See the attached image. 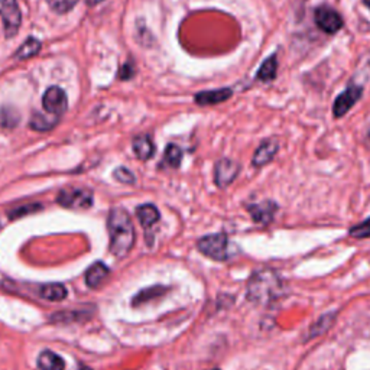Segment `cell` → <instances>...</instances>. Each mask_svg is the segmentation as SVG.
<instances>
[{"label": "cell", "mask_w": 370, "mask_h": 370, "mask_svg": "<svg viewBox=\"0 0 370 370\" xmlns=\"http://www.w3.org/2000/svg\"><path fill=\"white\" fill-rule=\"evenodd\" d=\"M110 235V252L117 256H126L135 243V229L131 216L123 209H113L108 219Z\"/></svg>", "instance_id": "1"}, {"label": "cell", "mask_w": 370, "mask_h": 370, "mask_svg": "<svg viewBox=\"0 0 370 370\" xmlns=\"http://www.w3.org/2000/svg\"><path fill=\"white\" fill-rule=\"evenodd\" d=\"M283 294V283L281 278L271 269L255 272L248 283V298L256 304H272Z\"/></svg>", "instance_id": "2"}, {"label": "cell", "mask_w": 370, "mask_h": 370, "mask_svg": "<svg viewBox=\"0 0 370 370\" xmlns=\"http://www.w3.org/2000/svg\"><path fill=\"white\" fill-rule=\"evenodd\" d=\"M198 251L210 259L225 260L229 258V239L224 233L204 236L197 243Z\"/></svg>", "instance_id": "3"}, {"label": "cell", "mask_w": 370, "mask_h": 370, "mask_svg": "<svg viewBox=\"0 0 370 370\" xmlns=\"http://www.w3.org/2000/svg\"><path fill=\"white\" fill-rule=\"evenodd\" d=\"M57 202L67 209H89L93 205V193L86 188H64L57 195Z\"/></svg>", "instance_id": "4"}, {"label": "cell", "mask_w": 370, "mask_h": 370, "mask_svg": "<svg viewBox=\"0 0 370 370\" xmlns=\"http://www.w3.org/2000/svg\"><path fill=\"white\" fill-rule=\"evenodd\" d=\"M0 16L3 19L6 36H15L22 24V13L16 0H0Z\"/></svg>", "instance_id": "5"}, {"label": "cell", "mask_w": 370, "mask_h": 370, "mask_svg": "<svg viewBox=\"0 0 370 370\" xmlns=\"http://www.w3.org/2000/svg\"><path fill=\"white\" fill-rule=\"evenodd\" d=\"M43 106L45 113L52 114L54 117H58L61 114H64L67 108H68V101H67V94L63 89H59L57 86L50 87L43 98Z\"/></svg>", "instance_id": "6"}, {"label": "cell", "mask_w": 370, "mask_h": 370, "mask_svg": "<svg viewBox=\"0 0 370 370\" xmlns=\"http://www.w3.org/2000/svg\"><path fill=\"white\" fill-rule=\"evenodd\" d=\"M314 17H316L317 27L325 34H336L344 25L339 12L328 6H320L318 9H316Z\"/></svg>", "instance_id": "7"}, {"label": "cell", "mask_w": 370, "mask_h": 370, "mask_svg": "<svg viewBox=\"0 0 370 370\" xmlns=\"http://www.w3.org/2000/svg\"><path fill=\"white\" fill-rule=\"evenodd\" d=\"M240 171L239 163L235 162L233 159L223 158L217 161L214 167V181L217 184V187L225 188L236 179L237 174Z\"/></svg>", "instance_id": "8"}, {"label": "cell", "mask_w": 370, "mask_h": 370, "mask_svg": "<svg viewBox=\"0 0 370 370\" xmlns=\"http://www.w3.org/2000/svg\"><path fill=\"white\" fill-rule=\"evenodd\" d=\"M363 94V89L359 86H350L344 93H341L336 101H334V106H333V112L336 117H341L344 116L348 110H350L356 103L359 101V98Z\"/></svg>", "instance_id": "9"}, {"label": "cell", "mask_w": 370, "mask_h": 370, "mask_svg": "<svg viewBox=\"0 0 370 370\" xmlns=\"http://www.w3.org/2000/svg\"><path fill=\"white\" fill-rule=\"evenodd\" d=\"M278 149H279V145H278L276 140H274V139L263 140L253 155V161H252L253 167H256V168L265 167L266 163H269L275 158Z\"/></svg>", "instance_id": "10"}, {"label": "cell", "mask_w": 370, "mask_h": 370, "mask_svg": "<svg viewBox=\"0 0 370 370\" xmlns=\"http://www.w3.org/2000/svg\"><path fill=\"white\" fill-rule=\"evenodd\" d=\"M276 209L278 205L274 201H263L260 204L248 205V212L251 213L252 219L260 224L271 223L274 220Z\"/></svg>", "instance_id": "11"}, {"label": "cell", "mask_w": 370, "mask_h": 370, "mask_svg": "<svg viewBox=\"0 0 370 370\" xmlns=\"http://www.w3.org/2000/svg\"><path fill=\"white\" fill-rule=\"evenodd\" d=\"M233 91L230 89H219V90H209V91H201L195 96V103L200 106H212L219 105L225 100L232 97Z\"/></svg>", "instance_id": "12"}, {"label": "cell", "mask_w": 370, "mask_h": 370, "mask_svg": "<svg viewBox=\"0 0 370 370\" xmlns=\"http://www.w3.org/2000/svg\"><path fill=\"white\" fill-rule=\"evenodd\" d=\"M133 152L136 156L142 161H148L155 154V147L152 143V139L148 135H139L133 139Z\"/></svg>", "instance_id": "13"}, {"label": "cell", "mask_w": 370, "mask_h": 370, "mask_svg": "<svg viewBox=\"0 0 370 370\" xmlns=\"http://www.w3.org/2000/svg\"><path fill=\"white\" fill-rule=\"evenodd\" d=\"M136 216L142 224L143 229H149L154 224H156L161 219V214L154 204H143L139 205L136 210Z\"/></svg>", "instance_id": "14"}, {"label": "cell", "mask_w": 370, "mask_h": 370, "mask_svg": "<svg viewBox=\"0 0 370 370\" xmlns=\"http://www.w3.org/2000/svg\"><path fill=\"white\" fill-rule=\"evenodd\" d=\"M109 275V268L101 262H97L94 263L93 266H90V269L87 271L86 274V283L90 286V288H98L103 281H105Z\"/></svg>", "instance_id": "15"}, {"label": "cell", "mask_w": 370, "mask_h": 370, "mask_svg": "<svg viewBox=\"0 0 370 370\" xmlns=\"http://www.w3.org/2000/svg\"><path fill=\"white\" fill-rule=\"evenodd\" d=\"M38 366L40 370H64L66 363L54 352L45 350L39 355Z\"/></svg>", "instance_id": "16"}, {"label": "cell", "mask_w": 370, "mask_h": 370, "mask_svg": "<svg viewBox=\"0 0 370 370\" xmlns=\"http://www.w3.org/2000/svg\"><path fill=\"white\" fill-rule=\"evenodd\" d=\"M276 71H278V59L276 55H272L268 59L263 61V64L260 66L256 77L258 80L263 81V83H268V81H272L276 77Z\"/></svg>", "instance_id": "17"}, {"label": "cell", "mask_w": 370, "mask_h": 370, "mask_svg": "<svg viewBox=\"0 0 370 370\" xmlns=\"http://www.w3.org/2000/svg\"><path fill=\"white\" fill-rule=\"evenodd\" d=\"M39 295L48 301H61L67 297V290L59 283H48L40 286Z\"/></svg>", "instance_id": "18"}, {"label": "cell", "mask_w": 370, "mask_h": 370, "mask_svg": "<svg viewBox=\"0 0 370 370\" xmlns=\"http://www.w3.org/2000/svg\"><path fill=\"white\" fill-rule=\"evenodd\" d=\"M40 50V43L36 38H28L25 43L20 45L15 54V59L17 61H22V59H28L34 55H36Z\"/></svg>", "instance_id": "19"}, {"label": "cell", "mask_w": 370, "mask_h": 370, "mask_svg": "<svg viewBox=\"0 0 370 370\" xmlns=\"http://www.w3.org/2000/svg\"><path fill=\"white\" fill-rule=\"evenodd\" d=\"M57 123H58V119H50L43 113H35L31 117L29 126H31V129H34L36 132H48L57 125Z\"/></svg>", "instance_id": "20"}, {"label": "cell", "mask_w": 370, "mask_h": 370, "mask_svg": "<svg viewBox=\"0 0 370 370\" xmlns=\"http://www.w3.org/2000/svg\"><path fill=\"white\" fill-rule=\"evenodd\" d=\"M182 162V151L179 147L174 145V143H170L165 149V154H163V163H167L171 168H179Z\"/></svg>", "instance_id": "21"}, {"label": "cell", "mask_w": 370, "mask_h": 370, "mask_svg": "<svg viewBox=\"0 0 370 370\" xmlns=\"http://www.w3.org/2000/svg\"><path fill=\"white\" fill-rule=\"evenodd\" d=\"M0 123L3 128H15L19 123V114L13 108H3L0 110Z\"/></svg>", "instance_id": "22"}, {"label": "cell", "mask_w": 370, "mask_h": 370, "mask_svg": "<svg viewBox=\"0 0 370 370\" xmlns=\"http://www.w3.org/2000/svg\"><path fill=\"white\" fill-rule=\"evenodd\" d=\"M47 3L55 13L64 15L78 3V0H47Z\"/></svg>", "instance_id": "23"}, {"label": "cell", "mask_w": 370, "mask_h": 370, "mask_svg": "<svg viewBox=\"0 0 370 370\" xmlns=\"http://www.w3.org/2000/svg\"><path fill=\"white\" fill-rule=\"evenodd\" d=\"M348 235L355 239H367L370 237V219L364 220L363 223L353 225V228L348 230Z\"/></svg>", "instance_id": "24"}, {"label": "cell", "mask_w": 370, "mask_h": 370, "mask_svg": "<svg viewBox=\"0 0 370 370\" xmlns=\"http://www.w3.org/2000/svg\"><path fill=\"white\" fill-rule=\"evenodd\" d=\"M114 178L119 181V182H123V184H135V175L125 167H119L114 172H113Z\"/></svg>", "instance_id": "25"}, {"label": "cell", "mask_w": 370, "mask_h": 370, "mask_svg": "<svg viewBox=\"0 0 370 370\" xmlns=\"http://www.w3.org/2000/svg\"><path fill=\"white\" fill-rule=\"evenodd\" d=\"M163 288H148V290L142 291L140 294H138L133 299V304L138 305V304H142V302H147L149 299V297L152 298V295H158L159 293H162Z\"/></svg>", "instance_id": "26"}, {"label": "cell", "mask_w": 370, "mask_h": 370, "mask_svg": "<svg viewBox=\"0 0 370 370\" xmlns=\"http://www.w3.org/2000/svg\"><path fill=\"white\" fill-rule=\"evenodd\" d=\"M40 209H43V207H40V205L29 204V205H25V207H19V209H16V210L12 212L9 216H10V219H16V217L27 216V213H32V212H36V210H40Z\"/></svg>", "instance_id": "27"}, {"label": "cell", "mask_w": 370, "mask_h": 370, "mask_svg": "<svg viewBox=\"0 0 370 370\" xmlns=\"http://www.w3.org/2000/svg\"><path fill=\"white\" fill-rule=\"evenodd\" d=\"M133 74H135V67H133L132 63H126L125 66H123V67L120 68V73H119V75H120L121 80L132 78Z\"/></svg>", "instance_id": "28"}, {"label": "cell", "mask_w": 370, "mask_h": 370, "mask_svg": "<svg viewBox=\"0 0 370 370\" xmlns=\"http://www.w3.org/2000/svg\"><path fill=\"white\" fill-rule=\"evenodd\" d=\"M100 2H103V0H87V3H89L90 6H96V5H98Z\"/></svg>", "instance_id": "29"}, {"label": "cell", "mask_w": 370, "mask_h": 370, "mask_svg": "<svg viewBox=\"0 0 370 370\" xmlns=\"http://www.w3.org/2000/svg\"><path fill=\"white\" fill-rule=\"evenodd\" d=\"M363 3L370 9V0H363Z\"/></svg>", "instance_id": "30"}, {"label": "cell", "mask_w": 370, "mask_h": 370, "mask_svg": "<svg viewBox=\"0 0 370 370\" xmlns=\"http://www.w3.org/2000/svg\"><path fill=\"white\" fill-rule=\"evenodd\" d=\"M81 370H91V369H89V367H83Z\"/></svg>", "instance_id": "31"}, {"label": "cell", "mask_w": 370, "mask_h": 370, "mask_svg": "<svg viewBox=\"0 0 370 370\" xmlns=\"http://www.w3.org/2000/svg\"><path fill=\"white\" fill-rule=\"evenodd\" d=\"M367 135H369V138H370V126H369V131H367Z\"/></svg>", "instance_id": "32"}, {"label": "cell", "mask_w": 370, "mask_h": 370, "mask_svg": "<svg viewBox=\"0 0 370 370\" xmlns=\"http://www.w3.org/2000/svg\"><path fill=\"white\" fill-rule=\"evenodd\" d=\"M210 370H219V369H210Z\"/></svg>", "instance_id": "33"}]
</instances>
